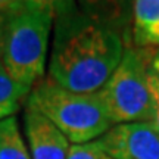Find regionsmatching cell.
I'll list each match as a JSON object with an SVG mask.
<instances>
[{"instance_id":"6da1fadb","label":"cell","mask_w":159,"mask_h":159,"mask_svg":"<svg viewBox=\"0 0 159 159\" xmlns=\"http://www.w3.org/2000/svg\"><path fill=\"white\" fill-rule=\"evenodd\" d=\"M49 78L75 93H94L111 78L124 56L119 34L96 18L55 13Z\"/></svg>"},{"instance_id":"7a4b0ae2","label":"cell","mask_w":159,"mask_h":159,"mask_svg":"<svg viewBox=\"0 0 159 159\" xmlns=\"http://www.w3.org/2000/svg\"><path fill=\"white\" fill-rule=\"evenodd\" d=\"M55 13L56 6L52 2L7 5L2 63L15 81L31 89L44 75Z\"/></svg>"},{"instance_id":"3957f363","label":"cell","mask_w":159,"mask_h":159,"mask_svg":"<svg viewBox=\"0 0 159 159\" xmlns=\"http://www.w3.org/2000/svg\"><path fill=\"white\" fill-rule=\"evenodd\" d=\"M27 106L44 115L72 144L94 142L112 127L99 91L75 93L50 78L31 89Z\"/></svg>"},{"instance_id":"277c9868","label":"cell","mask_w":159,"mask_h":159,"mask_svg":"<svg viewBox=\"0 0 159 159\" xmlns=\"http://www.w3.org/2000/svg\"><path fill=\"white\" fill-rule=\"evenodd\" d=\"M148 71L139 52H124L114 74L99 90L112 125L150 121Z\"/></svg>"},{"instance_id":"5b68a950","label":"cell","mask_w":159,"mask_h":159,"mask_svg":"<svg viewBox=\"0 0 159 159\" xmlns=\"http://www.w3.org/2000/svg\"><path fill=\"white\" fill-rule=\"evenodd\" d=\"M96 142L111 159H159V133L149 121L112 125Z\"/></svg>"},{"instance_id":"8992f818","label":"cell","mask_w":159,"mask_h":159,"mask_svg":"<svg viewBox=\"0 0 159 159\" xmlns=\"http://www.w3.org/2000/svg\"><path fill=\"white\" fill-rule=\"evenodd\" d=\"M24 124L31 159H66L71 143L44 115L27 106Z\"/></svg>"},{"instance_id":"52a82bcc","label":"cell","mask_w":159,"mask_h":159,"mask_svg":"<svg viewBox=\"0 0 159 159\" xmlns=\"http://www.w3.org/2000/svg\"><path fill=\"white\" fill-rule=\"evenodd\" d=\"M134 11V41L142 47H159V0H137Z\"/></svg>"},{"instance_id":"ba28073f","label":"cell","mask_w":159,"mask_h":159,"mask_svg":"<svg viewBox=\"0 0 159 159\" xmlns=\"http://www.w3.org/2000/svg\"><path fill=\"white\" fill-rule=\"evenodd\" d=\"M31 87L18 83L0 65V121L13 116L21 108L24 99H28Z\"/></svg>"},{"instance_id":"9c48e42d","label":"cell","mask_w":159,"mask_h":159,"mask_svg":"<svg viewBox=\"0 0 159 159\" xmlns=\"http://www.w3.org/2000/svg\"><path fill=\"white\" fill-rule=\"evenodd\" d=\"M0 159H31L15 115L0 121Z\"/></svg>"},{"instance_id":"30bf717a","label":"cell","mask_w":159,"mask_h":159,"mask_svg":"<svg viewBox=\"0 0 159 159\" xmlns=\"http://www.w3.org/2000/svg\"><path fill=\"white\" fill-rule=\"evenodd\" d=\"M148 84L150 93V124L159 133V75L149 66Z\"/></svg>"},{"instance_id":"8fae6325","label":"cell","mask_w":159,"mask_h":159,"mask_svg":"<svg viewBox=\"0 0 159 159\" xmlns=\"http://www.w3.org/2000/svg\"><path fill=\"white\" fill-rule=\"evenodd\" d=\"M106 155L103 153L97 142H89L84 144H71L66 159H105Z\"/></svg>"},{"instance_id":"7c38bea8","label":"cell","mask_w":159,"mask_h":159,"mask_svg":"<svg viewBox=\"0 0 159 159\" xmlns=\"http://www.w3.org/2000/svg\"><path fill=\"white\" fill-rule=\"evenodd\" d=\"M6 13H7V6L0 5V65H3L2 63V57H3V34H5Z\"/></svg>"},{"instance_id":"4fadbf2b","label":"cell","mask_w":159,"mask_h":159,"mask_svg":"<svg viewBox=\"0 0 159 159\" xmlns=\"http://www.w3.org/2000/svg\"><path fill=\"white\" fill-rule=\"evenodd\" d=\"M149 66L153 69L155 72L159 75V49L156 52H155L153 55H152V57H150V62H149Z\"/></svg>"},{"instance_id":"5bb4252c","label":"cell","mask_w":159,"mask_h":159,"mask_svg":"<svg viewBox=\"0 0 159 159\" xmlns=\"http://www.w3.org/2000/svg\"><path fill=\"white\" fill-rule=\"evenodd\" d=\"M105 159H111V158H108V156H106V158H105Z\"/></svg>"}]
</instances>
